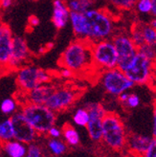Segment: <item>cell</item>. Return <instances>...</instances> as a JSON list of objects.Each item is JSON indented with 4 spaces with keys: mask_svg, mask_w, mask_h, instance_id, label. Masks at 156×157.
Instances as JSON below:
<instances>
[{
    "mask_svg": "<svg viewBox=\"0 0 156 157\" xmlns=\"http://www.w3.org/2000/svg\"><path fill=\"white\" fill-rule=\"evenodd\" d=\"M47 134L51 137V138H60L61 136V130L58 128H56L55 125L47 131Z\"/></svg>",
    "mask_w": 156,
    "mask_h": 157,
    "instance_id": "d6a6232c",
    "label": "cell"
},
{
    "mask_svg": "<svg viewBox=\"0 0 156 157\" xmlns=\"http://www.w3.org/2000/svg\"><path fill=\"white\" fill-rule=\"evenodd\" d=\"M111 5H113L116 9L119 10H130L133 9V7L137 0H108Z\"/></svg>",
    "mask_w": 156,
    "mask_h": 157,
    "instance_id": "4316f807",
    "label": "cell"
},
{
    "mask_svg": "<svg viewBox=\"0 0 156 157\" xmlns=\"http://www.w3.org/2000/svg\"><path fill=\"white\" fill-rule=\"evenodd\" d=\"M29 25H31V26H36V25H38L40 24V19H38L36 15H31V17H29Z\"/></svg>",
    "mask_w": 156,
    "mask_h": 157,
    "instance_id": "d590c367",
    "label": "cell"
},
{
    "mask_svg": "<svg viewBox=\"0 0 156 157\" xmlns=\"http://www.w3.org/2000/svg\"><path fill=\"white\" fill-rule=\"evenodd\" d=\"M84 108L89 114V121L86 124L88 134L94 142H100L102 141L103 134L102 122L106 110L100 103H87Z\"/></svg>",
    "mask_w": 156,
    "mask_h": 157,
    "instance_id": "8fae6325",
    "label": "cell"
},
{
    "mask_svg": "<svg viewBox=\"0 0 156 157\" xmlns=\"http://www.w3.org/2000/svg\"><path fill=\"white\" fill-rule=\"evenodd\" d=\"M13 139V132L11 119H8L0 122V145H2L5 142Z\"/></svg>",
    "mask_w": 156,
    "mask_h": 157,
    "instance_id": "7402d4cb",
    "label": "cell"
},
{
    "mask_svg": "<svg viewBox=\"0 0 156 157\" xmlns=\"http://www.w3.org/2000/svg\"><path fill=\"white\" fill-rule=\"evenodd\" d=\"M144 157H156V140L155 137H152L151 142L147 147L146 151L143 155Z\"/></svg>",
    "mask_w": 156,
    "mask_h": 157,
    "instance_id": "1f68e13d",
    "label": "cell"
},
{
    "mask_svg": "<svg viewBox=\"0 0 156 157\" xmlns=\"http://www.w3.org/2000/svg\"><path fill=\"white\" fill-rule=\"evenodd\" d=\"M111 36V41L114 44L117 57H118L117 68L124 72V70L129 66L135 55L137 54V47L132 41L130 36L126 33H117Z\"/></svg>",
    "mask_w": 156,
    "mask_h": 157,
    "instance_id": "9c48e42d",
    "label": "cell"
},
{
    "mask_svg": "<svg viewBox=\"0 0 156 157\" xmlns=\"http://www.w3.org/2000/svg\"><path fill=\"white\" fill-rule=\"evenodd\" d=\"M92 41L76 38L61 53L58 60L60 68L71 70L75 77L92 76L98 71L92 54Z\"/></svg>",
    "mask_w": 156,
    "mask_h": 157,
    "instance_id": "7a4b0ae2",
    "label": "cell"
},
{
    "mask_svg": "<svg viewBox=\"0 0 156 157\" xmlns=\"http://www.w3.org/2000/svg\"><path fill=\"white\" fill-rule=\"evenodd\" d=\"M124 74L134 84H151L154 76V60L137 52Z\"/></svg>",
    "mask_w": 156,
    "mask_h": 157,
    "instance_id": "8992f818",
    "label": "cell"
},
{
    "mask_svg": "<svg viewBox=\"0 0 156 157\" xmlns=\"http://www.w3.org/2000/svg\"><path fill=\"white\" fill-rule=\"evenodd\" d=\"M56 89V86L50 85L48 83L41 84L37 87L30 90L26 93H22L24 95L26 101L25 103L36 104V105H44L45 101L48 100L51 94Z\"/></svg>",
    "mask_w": 156,
    "mask_h": 157,
    "instance_id": "9a60e30c",
    "label": "cell"
},
{
    "mask_svg": "<svg viewBox=\"0 0 156 157\" xmlns=\"http://www.w3.org/2000/svg\"><path fill=\"white\" fill-rule=\"evenodd\" d=\"M14 3V0H0V11H6Z\"/></svg>",
    "mask_w": 156,
    "mask_h": 157,
    "instance_id": "836d02e7",
    "label": "cell"
},
{
    "mask_svg": "<svg viewBox=\"0 0 156 157\" xmlns=\"http://www.w3.org/2000/svg\"><path fill=\"white\" fill-rule=\"evenodd\" d=\"M2 151L9 157H25L28 146L17 140H10L0 145Z\"/></svg>",
    "mask_w": 156,
    "mask_h": 157,
    "instance_id": "ac0fdd59",
    "label": "cell"
},
{
    "mask_svg": "<svg viewBox=\"0 0 156 157\" xmlns=\"http://www.w3.org/2000/svg\"><path fill=\"white\" fill-rule=\"evenodd\" d=\"M69 18L76 38L96 42L107 39L114 32L113 17L106 10L89 9L82 13L70 12Z\"/></svg>",
    "mask_w": 156,
    "mask_h": 157,
    "instance_id": "6da1fadb",
    "label": "cell"
},
{
    "mask_svg": "<svg viewBox=\"0 0 156 157\" xmlns=\"http://www.w3.org/2000/svg\"><path fill=\"white\" fill-rule=\"evenodd\" d=\"M134 157H144L143 155H139V154H133Z\"/></svg>",
    "mask_w": 156,
    "mask_h": 157,
    "instance_id": "ab89813d",
    "label": "cell"
},
{
    "mask_svg": "<svg viewBox=\"0 0 156 157\" xmlns=\"http://www.w3.org/2000/svg\"><path fill=\"white\" fill-rule=\"evenodd\" d=\"M151 3H152V7H151V11H150V13L153 17H155V13H156V0H151Z\"/></svg>",
    "mask_w": 156,
    "mask_h": 157,
    "instance_id": "74e56055",
    "label": "cell"
},
{
    "mask_svg": "<svg viewBox=\"0 0 156 157\" xmlns=\"http://www.w3.org/2000/svg\"><path fill=\"white\" fill-rule=\"evenodd\" d=\"M17 109V101L13 98H6L0 104V110L5 115H12Z\"/></svg>",
    "mask_w": 156,
    "mask_h": 157,
    "instance_id": "cb8c5ba5",
    "label": "cell"
},
{
    "mask_svg": "<svg viewBox=\"0 0 156 157\" xmlns=\"http://www.w3.org/2000/svg\"><path fill=\"white\" fill-rule=\"evenodd\" d=\"M138 52L143 54L144 56L149 58L152 60H155V46H151L149 44H144L138 48Z\"/></svg>",
    "mask_w": 156,
    "mask_h": 157,
    "instance_id": "f1b7e54d",
    "label": "cell"
},
{
    "mask_svg": "<svg viewBox=\"0 0 156 157\" xmlns=\"http://www.w3.org/2000/svg\"><path fill=\"white\" fill-rule=\"evenodd\" d=\"M30 58V50L25 38L21 36H13L11 58L9 60L8 68L10 71H17L18 68L23 66Z\"/></svg>",
    "mask_w": 156,
    "mask_h": 157,
    "instance_id": "4fadbf2b",
    "label": "cell"
},
{
    "mask_svg": "<svg viewBox=\"0 0 156 157\" xmlns=\"http://www.w3.org/2000/svg\"><path fill=\"white\" fill-rule=\"evenodd\" d=\"M17 85L21 93H26L53 80L51 72L32 65H23L17 70Z\"/></svg>",
    "mask_w": 156,
    "mask_h": 157,
    "instance_id": "5b68a950",
    "label": "cell"
},
{
    "mask_svg": "<svg viewBox=\"0 0 156 157\" xmlns=\"http://www.w3.org/2000/svg\"><path fill=\"white\" fill-rule=\"evenodd\" d=\"M102 141L114 151L126 147L127 134L121 118L113 112H106L102 122Z\"/></svg>",
    "mask_w": 156,
    "mask_h": 157,
    "instance_id": "3957f363",
    "label": "cell"
},
{
    "mask_svg": "<svg viewBox=\"0 0 156 157\" xmlns=\"http://www.w3.org/2000/svg\"><path fill=\"white\" fill-rule=\"evenodd\" d=\"M99 81L105 92L113 96H119L121 93L129 90L135 85L124 72L117 67L101 71Z\"/></svg>",
    "mask_w": 156,
    "mask_h": 157,
    "instance_id": "52a82bcc",
    "label": "cell"
},
{
    "mask_svg": "<svg viewBox=\"0 0 156 157\" xmlns=\"http://www.w3.org/2000/svg\"><path fill=\"white\" fill-rule=\"evenodd\" d=\"M70 12L82 13L89 10L92 6V0H64Z\"/></svg>",
    "mask_w": 156,
    "mask_h": 157,
    "instance_id": "ffe728a7",
    "label": "cell"
},
{
    "mask_svg": "<svg viewBox=\"0 0 156 157\" xmlns=\"http://www.w3.org/2000/svg\"><path fill=\"white\" fill-rule=\"evenodd\" d=\"M8 73H10L9 70H8L5 66L0 64V78H1L2 76H4V75H7Z\"/></svg>",
    "mask_w": 156,
    "mask_h": 157,
    "instance_id": "8d00e7d4",
    "label": "cell"
},
{
    "mask_svg": "<svg viewBox=\"0 0 156 157\" xmlns=\"http://www.w3.org/2000/svg\"><path fill=\"white\" fill-rule=\"evenodd\" d=\"M73 121L77 125H80V127H86V124L89 121L88 111L84 107L79 108L73 116Z\"/></svg>",
    "mask_w": 156,
    "mask_h": 157,
    "instance_id": "484cf974",
    "label": "cell"
},
{
    "mask_svg": "<svg viewBox=\"0 0 156 157\" xmlns=\"http://www.w3.org/2000/svg\"><path fill=\"white\" fill-rule=\"evenodd\" d=\"M93 59L98 71L117 67L118 57L114 44L109 39H103L92 43Z\"/></svg>",
    "mask_w": 156,
    "mask_h": 157,
    "instance_id": "ba28073f",
    "label": "cell"
},
{
    "mask_svg": "<svg viewBox=\"0 0 156 157\" xmlns=\"http://www.w3.org/2000/svg\"><path fill=\"white\" fill-rule=\"evenodd\" d=\"M143 23L141 22H135L131 25L130 29V37L132 39V41L137 47V50L140 46H142L145 43L144 36H143Z\"/></svg>",
    "mask_w": 156,
    "mask_h": 157,
    "instance_id": "44dd1931",
    "label": "cell"
},
{
    "mask_svg": "<svg viewBox=\"0 0 156 157\" xmlns=\"http://www.w3.org/2000/svg\"><path fill=\"white\" fill-rule=\"evenodd\" d=\"M20 111L37 134H47V131L55 125L57 120L56 112L45 105L24 103Z\"/></svg>",
    "mask_w": 156,
    "mask_h": 157,
    "instance_id": "277c9868",
    "label": "cell"
},
{
    "mask_svg": "<svg viewBox=\"0 0 156 157\" xmlns=\"http://www.w3.org/2000/svg\"><path fill=\"white\" fill-rule=\"evenodd\" d=\"M81 94L82 92L73 86L56 87L44 105L54 112H60L72 106L80 98Z\"/></svg>",
    "mask_w": 156,
    "mask_h": 157,
    "instance_id": "30bf717a",
    "label": "cell"
},
{
    "mask_svg": "<svg viewBox=\"0 0 156 157\" xmlns=\"http://www.w3.org/2000/svg\"><path fill=\"white\" fill-rule=\"evenodd\" d=\"M134 7L136 10L141 13H150L151 11L152 3L151 0H137Z\"/></svg>",
    "mask_w": 156,
    "mask_h": 157,
    "instance_id": "83f0119b",
    "label": "cell"
},
{
    "mask_svg": "<svg viewBox=\"0 0 156 157\" xmlns=\"http://www.w3.org/2000/svg\"><path fill=\"white\" fill-rule=\"evenodd\" d=\"M152 134H153V137H155V135H156V115H155V112L153 114V130H152Z\"/></svg>",
    "mask_w": 156,
    "mask_h": 157,
    "instance_id": "f35d334b",
    "label": "cell"
},
{
    "mask_svg": "<svg viewBox=\"0 0 156 157\" xmlns=\"http://www.w3.org/2000/svg\"><path fill=\"white\" fill-rule=\"evenodd\" d=\"M151 139L152 138L147 136L133 134L131 136H127V145H128L129 150L133 154L144 155L151 142Z\"/></svg>",
    "mask_w": 156,
    "mask_h": 157,
    "instance_id": "e0dca14e",
    "label": "cell"
},
{
    "mask_svg": "<svg viewBox=\"0 0 156 157\" xmlns=\"http://www.w3.org/2000/svg\"><path fill=\"white\" fill-rule=\"evenodd\" d=\"M61 134L63 136L65 143L71 147H76L80 144V135L78 131L75 129L73 125L70 124H65L62 127V131Z\"/></svg>",
    "mask_w": 156,
    "mask_h": 157,
    "instance_id": "d6986e66",
    "label": "cell"
},
{
    "mask_svg": "<svg viewBox=\"0 0 156 157\" xmlns=\"http://www.w3.org/2000/svg\"><path fill=\"white\" fill-rule=\"evenodd\" d=\"M70 11L65 4L64 0H54L52 22L58 30L63 29L68 23Z\"/></svg>",
    "mask_w": 156,
    "mask_h": 157,
    "instance_id": "2e32d148",
    "label": "cell"
},
{
    "mask_svg": "<svg viewBox=\"0 0 156 157\" xmlns=\"http://www.w3.org/2000/svg\"><path fill=\"white\" fill-rule=\"evenodd\" d=\"M12 40L13 33L11 28L6 23L0 22V64L5 66L8 70V64L11 58Z\"/></svg>",
    "mask_w": 156,
    "mask_h": 157,
    "instance_id": "5bb4252c",
    "label": "cell"
},
{
    "mask_svg": "<svg viewBox=\"0 0 156 157\" xmlns=\"http://www.w3.org/2000/svg\"><path fill=\"white\" fill-rule=\"evenodd\" d=\"M47 146H48V148H49V151L55 156L62 155L63 153H65V151H67L66 143L63 142L62 140H60L59 138H51V139H49Z\"/></svg>",
    "mask_w": 156,
    "mask_h": 157,
    "instance_id": "603a6c76",
    "label": "cell"
},
{
    "mask_svg": "<svg viewBox=\"0 0 156 157\" xmlns=\"http://www.w3.org/2000/svg\"><path fill=\"white\" fill-rule=\"evenodd\" d=\"M143 36L146 44L155 46L156 42V32L155 28L151 27L150 24H144L143 23Z\"/></svg>",
    "mask_w": 156,
    "mask_h": 157,
    "instance_id": "d4e9b609",
    "label": "cell"
},
{
    "mask_svg": "<svg viewBox=\"0 0 156 157\" xmlns=\"http://www.w3.org/2000/svg\"><path fill=\"white\" fill-rule=\"evenodd\" d=\"M123 105L128 108H136L140 105V98L136 94H128L127 99Z\"/></svg>",
    "mask_w": 156,
    "mask_h": 157,
    "instance_id": "4dcf8cb0",
    "label": "cell"
},
{
    "mask_svg": "<svg viewBox=\"0 0 156 157\" xmlns=\"http://www.w3.org/2000/svg\"><path fill=\"white\" fill-rule=\"evenodd\" d=\"M10 119L13 127L14 140H17L26 145L34 143L36 140L37 132L26 120V118L23 116L21 111H17L12 114Z\"/></svg>",
    "mask_w": 156,
    "mask_h": 157,
    "instance_id": "7c38bea8",
    "label": "cell"
},
{
    "mask_svg": "<svg viewBox=\"0 0 156 157\" xmlns=\"http://www.w3.org/2000/svg\"><path fill=\"white\" fill-rule=\"evenodd\" d=\"M59 76L62 78H70L75 77L74 73L71 71V70L66 69V68H61L60 72H59Z\"/></svg>",
    "mask_w": 156,
    "mask_h": 157,
    "instance_id": "e575fe53",
    "label": "cell"
},
{
    "mask_svg": "<svg viewBox=\"0 0 156 157\" xmlns=\"http://www.w3.org/2000/svg\"><path fill=\"white\" fill-rule=\"evenodd\" d=\"M25 157H42V151L40 147L35 144V142L29 144Z\"/></svg>",
    "mask_w": 156,
    "mask_h": 157,
    "instance_id": "f546056e",
    "label": "cell"
}]
</instances>
